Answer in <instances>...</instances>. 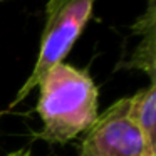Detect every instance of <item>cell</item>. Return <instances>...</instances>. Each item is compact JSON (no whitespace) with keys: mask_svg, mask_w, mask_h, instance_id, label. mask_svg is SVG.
<instances>
[{"mask_svg":"<svg viewBox=\"0 0 156 156\" xmlns=\"http://www.w3.org/2000/svg\"><path fill=\"white\" fill-rule=\"evenodd\" d=\"M37 112L44 128L37 138L66 144L87 131L99 116L98 86L86 71L61 62L39 81Z\"/></svg>","mask_w":156,"mask_h":156,"instance_id":"cell-1","label":"cell"},{"mask_svg":"<svg viewBox=\"0 0 156 156\" xmlns=\"http://www.w3.org/2000/svg\"><path fill=\"white\" fill-rule=\"evenodd\" d=\"M96 0H49L45 7V27L41 39V51L29 79L19 89L10 108L20 104L35 89L42 77L54 66L64 62L66 55L84 30L92 15Z\"/></svg>","mask_w":156,"mask_h":156,"instance_id":"cell-2","label":"cell"},{"mask_svg":"<svg viewBox=\"0 0 156 156\" xmlns=\"http://www.w3.org/2000/svg\"><path fill=\"white\" fill-rule=\"evenodd\" d=\"M149 2H156V0H149Z\"/></svg>","mask_w":156,"mask_h":156,"instance_id":"cell-7","label":"cell"},{"mask_svg":"<svg viewBox=\"0 0 156 156\" xmlns=\"http://www.w3.org/2000/svg\"><path fill=\"white\" fill-rule=\"evenodd\" d=\"M7 156H32V154H30L29 149H17V151L10 153V154H7Z\"/></svg>","mask_w":156,"mask_h":156,"instance_id":"cell-6","label":"cell"},{"mask_svg":"<svg viewBox=\"0 0 156 156\" xmlns=\"http://www.w3.org/2000/svg\"><path fill=\"white\" fill-rule=\"evenodd\" d=\"M129 118L144 141L148 156H156V82L129 98Z\"/></svg>","mask_w":156,"mask_h":156,"instance_id":"cell-4","label":"cell"},{"mask_svg":"<svg viewBox=\"0 0 156 156\" xmlns=\"http://www.w3.org/2000/svg\"><path fill=\"white\" fill-rule=\"evenodd\" d=\"M128 108L129 98H121L98 116L82 138L79 156H148Z\"/></svg>","mask_w":156,"mask_h":156,"instance_id":"cell-3","label":"cell"},{"mask_svg":"<svg viewBox=\"0 0 156 156\" xmlns=\"http://www.w3.org/2000/svg\"><path fill=\"white\" fill-rule=\"evenodd\" d=\"M156 30H149L143 34V41L138 44L136 51L129 55V61L121 62L118 69H138L143 71L154 81V72H156Z\"/></svg>","mask_w":156,"mask_h":156,"instance_id":"cell-5","label":"cell"}]
</instances>
